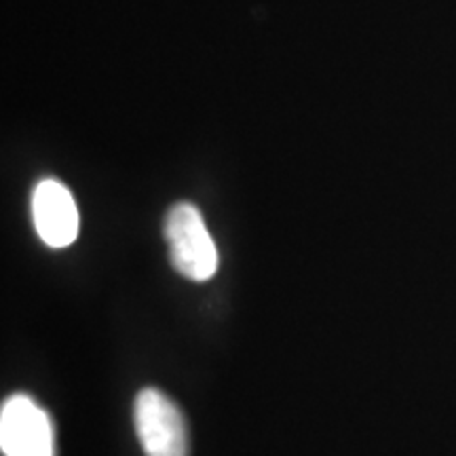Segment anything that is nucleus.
Wrapping results in <instances>:
<instances>
[{
    "label": "nucleus",
    "mask_w": 456,
    "mask_h": 456,
    "mask_svg": "<svg viewBox=\"0 0 456 456\" xmlns=\"http://www.w3.org/2000/svg\"><path fill=\"white\" fill-rule=\"evenodd\" d=\"M0 448L4 456H55L53 423L30 395L15 393L3 403Z\"/></svg>",
    "instance_id": "obj_3"
},
{
    "label": "nucleus",
    "mask_w": 456,
    "mask_h": 456,
    "mask_svg": "<svg viewBox=\"0 0 456 456\" xmlns=\"http://www.w3.org/2000/svg\"><path fill=\"white\" fill-rule=\"evenodd\" d=\"M165 239L174 269L191 281H209L218 271V249L199 209L178 203L165 220Z\"/></svg>",
    "instance_id": "obj_1"
},
{
    "label": "nucleus",
    "mask_w": 456,
    "mask_h": 456,
    "mask_svg": "<svg viewBox=\"0 0 456 456\" xmlns=\"http://www.w3.org/2000/svg\"><path fill=\"white\" fill-rule=\"evenodd\" d=\"M134 420L146 456H188L186 420L165 393L140 391L134 403Z\"/></svg>",
    "instance_id": "obj_2"
},
{
    "label": "nucleus",
    "mask_w": 456,
    "mask_h": 456,
    "mask_svg": "<svg viewBox=\"0 0 456 456\" xmlns=\"http://www.w3.org/2000/svg\"><path fill=\"white\" fill-rule=\"evenodd\" d=\"M32 216L38 237L49 248H68L78 237V208L72 192L57 180L38 182L32 197Z\"/></svg>",
    "instance_id": "obj_4"
}]
</instances>
